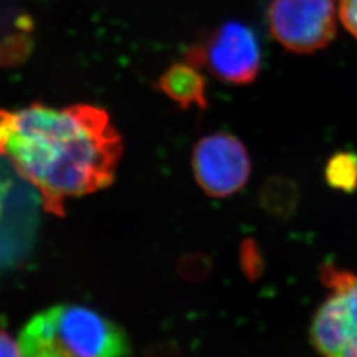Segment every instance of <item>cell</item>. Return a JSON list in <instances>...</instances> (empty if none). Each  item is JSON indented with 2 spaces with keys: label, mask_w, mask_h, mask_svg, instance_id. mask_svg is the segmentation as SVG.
Masks as SVG:
<instances>
[{
  "label": "cell",
  "mask_w": 357,
  "mask_h": 357,
  "mask_svg": "<svg viewBox=\"0 0 357 357\" xmlns=\"http://www.w3.org/2000/svg\"><path fill=\"white\" fill-rule=\"evenodd\" d=\"M336 13L333 0H271L268 29L286 51L311 54L336 36Z\"/></svg>",
  "instance_id": "5"
},
{
  "label": "cell",
  "mask_w": 357,
  "mask_h": 357,
  "mask_svg": "<svg viewBox=\"0 0 357 357\" xmlns=\"http://www.w3.org/2000/svg\"><path fill=\"white\" fill-rule=\"evenodd\" d=\"M122 153V137L102 107L0 109V155L52 215L65 216L68 200L112 185Z\"/></svg>",
  "instance_id": "1"
},
{
  "label": "cell",
  "mask_w": 357,
  "mask_h": 357,
  "mask_svg": "<svg viewBox=\"0 0 357 357\" xmlns=\"http://www.w3.org/2000/svg\"><path fill=\"white\" fill-rule=\"evenodd\" d=\"M185 61L205 68L217 79L243 86L255 82L261 70V48L252 28L228 22L216 28L203 43L191 47Z\"/></svg>",
  "instance_id": "4"
},
{
  "label": "cell",
  "mask_w": 357,
  "mask_h": 357,
  "mask_svg": "<svg viewBox=\"0 0 357 357\" xmlns=\"http://www.w3.org/2000/svg\"><path fill=\"white\" fill-rule=\"evenodd\" d=\"M259 202L270 216L282 221L290 220L298 208L299 191L293 180L273 176L264 184Z\"/></svg>",
  "instance_id": "8"
},
{
  "label": "cell",
  "mask_w": 357,
  "mask_h": 357,
  "mask_svg": "<svg viewBox=\"0 0 357 357\" xmlns=\"http://www.w3.org/2000/svg\"><path fill=\"white\" fill-rule=\"evenodd\" d=\"M22 357H130L126 332L97 311L57 305L36 314L20 332Z\"/></svg>",
  "instance_id": "2"
},
{
  "label": "cell",
  "mask_w": 357,
  "mask_h": 357,
  "mask_svg": "<svg viewBox=\"0 0 357 357\" xmlns=\"http://www.w3.org/2000/svg\"><path fill=\"white\" fill-rule=\"evenodd\" d=\"M0 357H22L20 347L8 332L0 330Z\"/></svg>",
  "instance_id": "15"
},
{
  "label": "cell",
  "mask_w": 357,
  "mask_h": 357,
  "mask_svg": "<svg viewBox=\"0 0 357 357\" xmlns=\"http://www.w3.org/2000/svg\"><path fill=\"white\" fill-rule=\"evenodd\" d=\"M321 282L328 295L312 320V345L321 357H357V275L326 264Z\"/></svg>",
  "instance_id": "3"
},
{
  "label": "cell",
  "mask_w": 357,
  "mask_h": 357,
  "mask_svg": "<svg viewBox=\"0 0 357 357\" xmlns=\"http://www.w3.org/2000/svg\"><path fill=\"white\" fill-rule=\"evenodd\" d=\"M337 13L345 29L357 40V0H339Z\"/></svg>",
  "instance_id": "12"
},
{
  "label": "cell",
  "mask_w": 357,
  "mask_h": 357,
  "mask_svg": "<svg viewBox=\"0 0 357 357\" xmlns=\"http://www.w3.org/2000/svg\"><path fill=\"white\" fill-rule=\"evenodd\" d=\"M328 185L339 191L351 192L357 188V153L339 151L332 155L324 168Z\"/></svg>",
  "instance_id": "9"
},
{
  "label": "cell",
  "mask_w": 357,
  "mask_h": 357,
  "mask_svg": "<svg viewBox=\"0 0 357 357\" xmlns=\"http://www.w3.org/2000/svg\"><path fill=\"white\" fill-rule=\"evenodd\" d=\"M192 168L197 184L212 197H227L243 190L252 162L243 142L228 132H215L196 143Z\"/></svg>",
  "instance_id": "6"
},
{
  "label": "cell",
  "mask_w": 357,
  "mask_h": 357,
  "mask_svg": "<svg viewBox=\"0 0 357 357\" xmlns=\"http://www.w3.org/2000/svg\"><path fill=\"white\" fill-rule=\"evenodd\" d=\"M15 190L13 181L6 175L0 174V227L3 225L6 216L11 211V206L15 202Z\"/></svg>",
  "instance_id": "13"
},
{
  "label": "cell",
  "mask_w": 357,
  "mask_h": 357,
  "mask_svg": "<svg viewBox=\"0 0 357 357\" xmlns=\"http://www.w3.org/2000/svg\"><path fill=\"white\" fill-rule=\"evenodd\" d=\"M144 357H183V352L175 343L160 342L150 345L146 349Z\"/></svg>",
  "instance_id": "14"
},
{
  "label": "cell",
  "mask_w": 357,
  "mask_h": 357,
  "mask_svg": "<svg viewBox=\"0 0 357 357\" xmlns=\"http://www.w3.org/2000/svg\"><path fill=\"white\" fill-rule=\"evenodd\" d=\"M155 88L168 100L178 103L183 110H188L192 106L202 110L208 107V81L200 68L188 61L168 66L158 78Z\"/></svg>",
  "instance_id": "7"
},
{
  "label": "cell",
  "mask_w": 357,
  "mask_h": 357,
  "mask_svg": "<svg viewBox=\"0 0 357 357\" xmlns=\"http://www.w3.org/2000/svg\"><path fill=\"white\" fill-rule=\"evenodd\" d=\"M240 265L245 275L250 281H257L264 270H265V261L262 253L259 250L258 243L253 238H246L241 243L240 248Z\"/></svg>",
  "instance_id": "11"
},
{
  "label": "cell",
  "mask_w": 357,
  "mask_h": 357,
  "mask_svg": "<svg viewBox=\"0 0 357 357\" xmlns=\"http://www.w3.org/2000/svg\"><path fill=\"white\" fill-rule=\"evenodd\" d=\"M178 275L190 282H200L206 280L213 271V261L209 255L197 252L184 255L176 265Z\"/></svg>",
  "instance_id": "10"
}]
</instances>
